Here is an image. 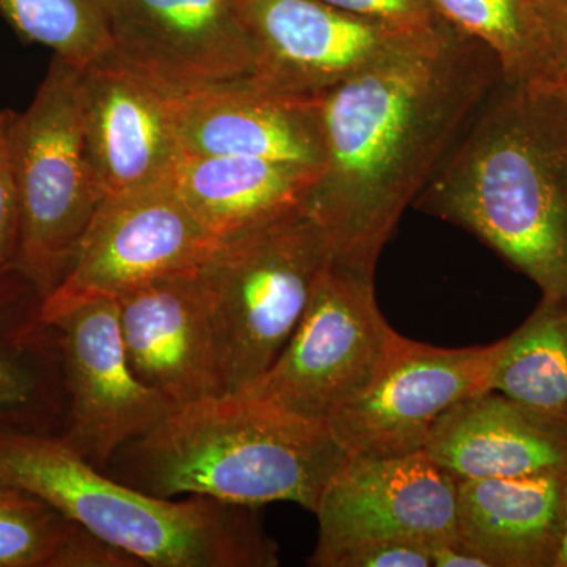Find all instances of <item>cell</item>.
<instances>
[{
	"mask_svg": "<svg viewBox=\"0 0 567 567\" xmlns=\"http://www.w3.org/2000/svg\"><path fill=\"white\" fill-rule=\"evenodd\" d=\"M502 81L494 52L446 24L323 93V171L305 205L331 264L374 278L402 215Z\"/></svg>",
	"mask_w": 567,
	"mask_h": 567,
	"instance_id": "obj_1",
	"label": "cell"
},
{
	"mask_svg": "<svg viewBox=\"0 0 567 567\" xmlns=\"http://www.w3.org/2000/svg\"><path fill=\"white\" fill-rule=\"evenodd\" d=\"M413 207L468 230L567 298V96L502 81Z\"/></svg>",
	"mask_w": 567,
	"mask_h": 567,
	"instance_id": "obj_2",
	"label": "cell"
},
{
	"mask_svg": "<svg viewBox=\"0 0 567 567\" xmlns=\"http://www.w3.org/2000/svg\"><path fill=\"white\" fill-rule=\"evenodd\" d=\"M125 447L126 484L159 498L207 496L251 507L287 502L312 514L347 457L327 424L246 393L178 406Z\"/></svg>",
	"mask_w": 567,
	"mask_h": 567,
	"instance_id": "obj_3",
	"label": "cell"
},
{
	"mask_svg": "<svg viewBox=\"0 0 567 567\" xmlns=\"http://www.w3.org/2000/svg\"><path fill=\"white\" fill-rule=\"evenodd\" d=\"M0 480L40 496L107 546L155 567H276L254 507L159 498L104 476L65 436L0 432Z\"/></svg>",
	"mask_w": 567,
	"mask_h": 567,
	"instance_id": "obj_4",
	"label": "cell"
},
{
	"mask_svg": "<svg viewBox=\"0 0 567 567\" xmlns=\"http://www.w3.org/2000/svg\"><path fill=\"white\" fill-rule=\"evenodd\" d=\"M331 262L327 234L303 200L223 241L200 265L223 394L244 393L275 363Z\"/></svg>",
	"mask_w": 567,
	"mask_h": 567,
	"instance_id": "obj_5",
	"label": "cell"
},
{
	"mask_svg": "<svg viewBox=\"0 0 567 567\" xmlns=\"http://www.w3.org/2000/svg\"><path fill=\"white\" fill-rule=\"evenodd\" d=\"M82 66L54 55L22 114L11 112V171L21 215V274L44 300L69 270L106 199L84 137Z\"/></svg>",
	"mask_w": 567,
	"mask_h": 567,
	"instance_id": "obj_6",
	"label": "cell"
},
{
	"mask_svg": "<svg viewBox=\"0 0 567 567\" xmlns=\"http://www.w3.org/2000/svg\"><path fill=\"white\" fill-rule=\"evenodd\" d=\"M399 338L377 305L374 278L331 264L290 341L244 393L327 424L369 385Z\"/></svg>",
	"mask_w": 567,
	"mask_h": 567,
	"instance_id": "obj_7",
	"label": "cell"
},
{
	"mask_svg": "<svg viewBox=\"0 0 567 567\" xmlns=\"http://www.w3.org/2000/svg\"><path fill=\"white\" fill-rule=\"evenodd\" d=\"M219 244L178 193L173 178L106 196L69 270L40 303L47 322L89 298H118L137 287L199 267Z\"/></svg>",
	"mask_w": 567,
	"mask_h": 567,
	"instance_id": "obj_8",
	"label": "cell"
},
{
	"mask_svg": "<svg viewBox=\"0 0 567 567\" xmlns=\"http://www.w3.org/2000/svg\"><path fill=\"white\" fill-rule=\"evenodd\" d=\"M502 347L503 339L445 349L401 336L374 379L339 406L327 425L347 456L420 453L454 405L491 390Z\"/></svg>",
	"mask_w": 567,
	"mask_h": 567,
	"instance_id": "obj_9",
	"label": "cell"
},
{
	"mask_svg": "<svg viewBox=\"0 0 567 567\" xmlns=\"http://www.w3.org/2000/svg\"><path fill=\"white\" fill-rule=\"evenodd\" d=\"M44 323L59 334L65 371L70 424L63 436L96 468L177 409L133 371L115 298H89Z\"/></svg>",
	"mask_w": 567,
	"mask_h": 567,
	"instance_id": "obj_10",
	"label": "cell"
},
{
	"mask_svg": "<svg viewBox=\"0 0 567 567\" xmlns=\"http://www.w3.org/2000/svg\"><path fill=\"white\" fill-rule=\"evenodd\" d=\"M111 54L171 99L251 80L238 0H106Z\"/></svg>",
	"mask_w": 567,
	"mask_h": 567,
	"instance_id": "obj_11",
	"label": "cell"
},
{
	"mask_svg": "<svg viewBox=\"0 0 567 567\" xmlns=\"http://www.w3.org/2000/svg\"><path fill=\"white\" fill-rule=\"evenodd\" d=\"M315 551L375 537L439 544L457 537V481L424 451L398 457L347 456L315 511Z\"/></svg>",
	"mask_w": 567,
	"mask_h": 567,
	"instance_id": "obj_12",
	"label": "cell"
},
{
	"mask_svg": "<svg viewBox=\"0 0 567 567\" xmlns=\"http://www.w3.org/2000/svg\"><path fill=\"white\" fill-rule=\"evenodd\" d=\"M254 48L251 80L271 91L319 96L412 35L323 0H238Z\"/></svg>",
	"mask_w": 567,
	"mask_h": 567,
	"instance_id": "obj_13",
	"label": "cell"
},
{
	"mask_svg": "<svg viewBox=\"0 0 567 567\" xmlns=\"http://www.w3.org/2000/svg\"><path fill=\"white\" fill-rule=\"evenodd\" d=\"M118 319L133 371L177 409L223 394L200 265L123 295Z\"/></svg>",
	"mask_w": 567,
	"mask_h": 567,
	"instance_id": "obj_14",
	"label": "cell"
},
{
	"mask_svg": "<svg viewBox=\"0 0 567 567\" xmlns=\"http://www.w3.org/2000/svg\"><path fill=\"white\" fill-rule=\"evenodd\" d=\"M171 107L182 152L323 171L322 95H292L244 80L171 99Z\"/></svg>",
	"mask_w": 567,
	"mask_h": 567,
	"instance_id": "obj_15",
	"label": "cell"
},
{
	"mask_svg": "<svg viewBox=\"0 0 567 567\" xmlns=\"http://www.w3.org/2000/svg\"><path fill=\"white\" fill-rule=\"evenodd\" d=\"M89 156L106 196L163 181L182 148L171 99L110 54L81 73Z\"/></svg>",
	"mask_w": 567,
	"mask_h": 567,
	"instance_id": "obj_16",
	"label": "cell"
},
{
	"mask_svg": "<svg viewBox=\"0 0 567 567\" xmlns=\"http://www.w3.org/2000/svg\"><path fill=\"white\" fill-rule=\"evenodd\" d=\"M456 481L567 470V423L487 390L458 402L424 446Z\"/></svg>",
	"mask_w": 567,
	"mask_h": 567,
	"instance_id": "obj_17",
	"label": "cell"
},
{
	"mask_svg": "<svg viewBox=\"0 0 567 567\" xmlns=\"http://www.w3.org/2000/svg\"><path fill=\"white\" fill-rule=\"evenodd\" d=\"M567 470L457 481V537L488 567H557Z\"/></svg>",
	"mask_w": 567,
	"mask_h": 567,
	"instance_id": "obj_18",
	"label": "cell"
},
{
	"mask_svg": "<svg viewBox=\"0 0 567 567\" xmlns=\"http://www.w3.org/2000/svg\"><path fill=\"white\" fill-rule=\"evenodd\" d=\"M320 174L298 164L182 152L171 178L205 229L223 244L303 203Z\"/></svg>",
	"mask_w": 567,
	"mask_h": 567,
	"instance_id": "obj_19",
	"label": "cell"
},
{
	"mask_svg": "<svg viewBox=\"0 0 567 567\" xmlns=\"http://www.w3.org/2000/svg\"><path fill=\"white\" fill-rule=\"evenodd\" d=\"M40 496L0 480V567H136Z\"/></svg>",
	"mask_w": 567,
	"mask_h": 567,
	"instance_id": "obj_20",
	"label": "cell"
},
{
	"mask_svg": "<svg viewBox=\"0 0 567 567\" xmlns=\"http://www.w3.org/2000/svg\"><path fill=\"white\" fill-rule=\"evenodd\" d=\"M491 390L567 423V298H543L503 339Z\"/></svg>",
	"mask_w": 567,
	"mask_h": 567,
	"instance_id": "obj_21",
	"label": "cell"
},
{
	"mask_svg": "<svg viewBox=\"0 0 567 567\" xmlns=\"http://www.w3.org/2000/svg\"><path fill=\"white\" fill-rule=\"evenodd\" d=\"M440 17L486 44L503 81L550 85L551 44L539 0H431Z\"/></svg>",
	"mask_w": 567,
	"mask_h": 567,
	"instance_id": "obj_22",
	"label": "cell"
},
{
	"mask_svg": "<svg viewBox=\"0 0 567 567\" xmlns=\"http://www.w3.org/2000/svg\"><path fill=\"white\" fill-rule=\"evenodd\" d=\"M32 293L0 298V432H44L52 399L43 363L40 306L21 303Z\"/></svg>",
	"mask_w": 567,
	"mask_h": 567,
	"instance_id": "obj_23",
	"label": "cell"
},
{
	"mask_svg": "<svg viewBox=\"0 0 567 567\" xmlns=\"http://www.w3.org/2000/svg\"><path fill=\"white\" fill-rule=\"evenodd\" d=\"M0 17L20 39L82 69L112 51L106 0H0Z\"/></svg>",
	"mask_w": 567,
	"mask_h": 567,
	"instance_id": "obj_24",
	"label": "cell"
},
{
	"mask_svg": "<svg viewBox=\"0 0 567 567\" xmlns=\"http://www.w3.org/2000/svg\"><path fill=\"white\" fill-rule=\"evenodd\" d=\"M11 112H0V298L35 292L20 268L21 215L9 147Z\"/></svg>",
	"mask_w": 567,
	"mask_h": 567,
	"instance_id": "obj_25",
	"label": "cell"
},
{
	"mask_svg": "<svg viewBox=\"0 0 567 567\" xmlns=\"http://www.w3.org/2000/svg\"><path fill=\"white\" fill-rule=\"evenodd\" d=\"M316 567H432V544L401 537H375L315 551Z\"/></svg>",
	"mask_w": 567,
	"mask_h": 567,
	"instance_id": "obj_26",
	"label": "cell"
},
{
	"mask_svg": "<svg viewBox=\"0 0 567 567\" xmlns=\"http://www.w3.org/2000/svg\"><path fill=\"white\" fill-rule=\"evenodd\" d=\"M336 9L349 11L404 33H429L445 28L446 22L431 0H323Z\"/></svg>",
	"mask_w": 567,
	"mask_h": 567,
	"instance_id": "obj_27",
	"label": "cell"
},
{
	"mask_svg": "<svg viewBox=\"0 0 567 567\" xmlns=\"http://www.w3.org/2000/svg\"><path fill=\"white\" fill-rule=\"evenodd\" d=\"M551 44V82L567 96V0H539Z\"/></svg>",
	"mask_w": 567,
	"mask_h": 567,
	"instance_id": "obj_28",
	"label": "cell"
},
{
	"mask_svg": "<svg viewBox=\"0 0 567 567\" xmlns=\"http://www.w3.org/2000/svg\"><path fill=\"white\" fill-rule=\"evenodd\" d=\"M432 567H488L486 559L473 554L458 539L432 546Z\"/></svg>",
	"mask_w": 567,
	"mask_h": 567,
	"instance_id": "obj_29",
	"label": "cell"
},
{
	"mask_svg": "<svg viewBox=\"0 0 567 567\" xmlns=\"http://www.w3.org/2000/svg\"><path fill=\"white\" fill-rule=\"evenodd\" d=\"M557 567H567V487H566V532H565V539H563L561 550H559Z\"/></svg>",
	"mask_w": 567,
	"mask_h": 567,
	"instance_id": "obj_30",
	"label": "cell"
}]
</instances>
